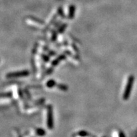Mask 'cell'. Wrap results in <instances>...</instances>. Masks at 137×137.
<instances>
[{"label": "cell", "instance_id": "obj_1", "mask_svg": "<svg viewBox=\"0 0 137 137\" xmlns=\"http://www.w3.org/2000/svg\"><path fill=\"white\" fill-rule=\"evenodd\" d=\"M134 81V77L133 75H130L128 79L127 84H126V88H125L124 92L123 94V99L124 100H127L129 99L131 95L132 90L133 88V84Z\"/></svg>", "mask_w": 137, "mask_h": 137}, {"label": "cell", "instance_id": "obj_2", "mask_svg": "<svg viewBox=\"0 0 137 137\" xmlns=\"http://www.w3.org/2000/svg\"><path fill=\"white\" fill-rule=\"evenodd\" d=\"M47 126L48 129L52 130L54 128V113H53V107L52 106L48 107V112H47Z\"/></svg>", "mask_w": 137, "mask_h": 137}, {"label": "cell", "instance_id": "obj_3", "mask_svg": "<svg viewBox=\"0 0 137 137\" xmlns=\"http://www.w3.org/2000/svg\"><path fill=\"white\" fill-rule=\"evenodd\" d=\"M29 74L28 70H22L20 72H15L8 73L6 75L8 78H21V77L28 76Z\"/></svg>", "mask_w": 137, "mask_h": 137}, {"label": "cell", "instance_id": "obj_4", "mask_svg": "<svg viewBox=\"0 0 137 137\" xmlns=\"http://www.w3.org/2000/svg\"><path fill=\"white\" fill-rule=\"evenodd\" d=\"M75 10H76V7L74 5H71L69 7V11H68V18L72 19V18H74V14H75Z\"/></svg>", "mask_w": 137, "mask_h": 137}, {"label": "cell", "instance_id": "obj_5", "mask_svg": "<svg viewBox=\"0 0 137 137\" xmlns=\"http://www.w3.org/2000/svg\"><path fill=\"white\" fill-rule=\"evenodd\" d=\"M65 57H66V56H65L64 55H60V56H58V57L57 58L55 59V60H54V62H53L52 65H53V66H56V65H57L58 64L59 62H60V61H61V60H62L64 59Z\"/></svg>", "mask_w": 137, "mask_h": 137}, {"label": "cell", "instance_id": "obj_6", "mask_svg": "<svg viewBox=\"0 0 137 137\" xmlns=\"http://www.w3.org/2000/svg\"><path fill=\"white\" fill-rule=\"evenodd\" d=\"M46 84L47 86H48V88H53V87L56 84V82H55V81H54V80H50V81H48V82H47Z\"/></svg>", "mask_w": 137, "mask_h": 137}, {"label": "cell", "instance_id": "obj_7", "mask_svg": "<svg viewBox=\"0 0 137 137\" xmlns=\"http://www.w3.org/2000/svg\"><path fill=\"white\" fill-rule=\"evenodd\" d=\"M30 19H32V20L34 21V22H38V23H39V24H44V22H43V21H42V20H40V19H39V18H35V17H33V16H30Z\"/></svg>", "mask_w": 137, "mask_h": 137}, {"label": "cell", "instance_id": "obj_8", "mask_svg": "<svg viewBox=\"0 0 137 137\" xmlns=\"http://www.w3.org/2000/svg\"><path fill=\"white\" fill-rule=\"evenodd\" d=\"M66 28H67V24H64L62 25V26L59 28L58 30V32L60 33H62L64 31L65 29H66Z\"/></svg>", "mask_w": 137, "mask_h": 137}, {"label": "cell", "instance_id": "obj_9", "mask_svg": "<svg viewBox=\"0 0 137 137\" xmlns=\"http://www.w3.org/2000/svg\"><path fill=\"white\" fill-rule=\"evenodd\" d=\"M36 133L39 136H43L45 134V132H44V130L42 129H38Z\"/></svg>", "mask_w": 137, "mask_h": 137}, {"label": "cell", "instance_id": "obj_10", "mask_svg": "<svg viewBox=\"0 0 137 137\" xmlns=\"http://www.w3.org/2000/svg\"><path fill=\"white\" fill-rule=\"evenodd\" d=\"M58 14L60 15V16L62 18H66L64 14L63 10H62V8H61V7H60V8H58Z\"/></svg>", "mask_w": 137, "mask_h": 137}, {"label": "cell", "instance_id": "obj_11", "mask_svg": "<svg viewBox=\"0 0 137 137\" xmlns=\"http://www.w3.org/2000/svg\"><path fill=\"white\" fill-rule=\"evenodd\" d=\"M58 87L59 89H60V90H64V91H66L67 90V86H66V85H64V84H59V85H58Z\"/></svg>", "mask_w": 137, "mask_h": 137}, {"label": "cell", "instance_id": "obj_12", "mask_svg": "<svg viewBox=\"0 0 137 137\" xmlns=\"http://www.w3.org/2000/svg\"><path fill=\"white\" fill-rule=\"evenodd\" d=\"M79 134H80V136H86L87 134H88V133L86 132H80V133H79Z\"/></svg>", "mask_w": 137, "mask_h": 137}, {"label": "cell", "instance_id": "obj_13", "mask_svg": "<svg viewBox=\"0 0 137 137\" xmlns=\"http://www.w3.org/2000/svg\"><path fill=\"white\" fill-rule=\"evenodd\" d=\"M56 39V32H53V36H52V40H55Z\"/></svg>", "mask_w": 137, "mask_h": 137}, {"label": "cell", "instance_id": "obj_14", "mask_svg": "<svg viewBox=\"0 0 137 137\" xmlns=\"http://www.w3.org/2000/svg\"><path fill=\"white\" fill-rule=\"evenodd\" d=\"M119 137H125L124 134V133L122 132H121L120 133H119Z\"/></svg>", "mask_w": 137, "mask_h": 137}]
</instances>
